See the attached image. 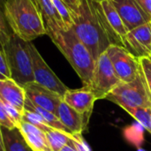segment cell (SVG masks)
I'll return each mask as SVG.
<instances>
[{
  "label": "cell",
  "mask_w": 151,
  "mask_h": 151,
  "mask_svg": "<svg viewBox=\"0 0 151 151\" xmlns=\"http://www.w3.org/2000/svg\"><path fill=\"white\" fill-rule=\"evenodd\" d=\"M72 17L73 30L89 50L95 61L111 45L123 46L120 36L107 20L101 3L82 0L77 13Z\"/></svg>",
  "instance_id": "6da1fadb"
},
{
  "label": "cell",
  "mask_w": 151,
  "mask_h": 151,
  "mask_svg": "<svg viewBox=\"0 0 151 151\" xmlns=\"http://www.w3.org/2000/svg\"><path fill=\"white\" fill-rule=\"evenodd\" d=\"M4 13L15 35L26 42L47 35L44 20L35 0H5Z\"/></svg>",
  "instance_id": "7a4b0ae2"
},
{
  "label": "cell",
  "mask_w": 151,
  "mask_h": 151,
  "mask_svg": "<svg viewBox=\"0 0 151 151\" xmlns=\"http://www.w3.org/2000/svg\"><path fill=\"white\" fill-rule=\"evenodd\" d=\"M46 32L76 72L82 81L83 87L89 88L96 61L87 47L77 37L73 28L66 30L46 29Z\"/></svg>",
  "instance_id": "3957f363"
},
{
  "label": "cell",
  "mask_w": 151,
  "mask_h": 151,
  "mask_svg": "<svg viewBox=\"0 0 151 151\" xmlns=\"http://www.w3.org/2000/svg\"><path fill=\"white\" fill-rule=\"evenodd\" d=\"M4 50L9 65L11 78L22 87L34 82L32 58L27 42L12 34L4 46Z\"/></svg>",
  "instance_id": "277c9868"
},
{
  "label": "cell",
  "mask_w": 151,
  "mask_h": 151,
  "mask_svg": "<svg viewBox=\"0 0 151 151\" xmlns=\"http://www.w3.org/2000/svg\"><path fill=\"white\" fill-rule=\"evenodd\" d=\"M107 100L120 106L151 108V98L140 68L137 77L130 82H120L107 96Z\"/></svg>",
  "instance_id": "5b68a950"
},
{
  "label": "cell",
  "mask_w": 151,
  "mask_h": 151,
  "mask_svg": "<svg viewBox=\"0 0 151 151\" xmlns=\"http://www.w3.org/2000/svg\"><path fill=\"white\" fill-rule=\"evenodd\" d=\"M120 82L106 51L104 52L96 61L92 81L88 88L95 95L96 100L105 99Z\"/></svg>",
  "instance_id": "8992f818"
},
{
  "label": "cell",
  "mask_w": 151,
  "mask_h": 151,
  "mask_svg": "<svg viewBox=\"0 0 151 151\" xmlns=\"http://www.w3.org/2000/svg\"><path fill=\"white\" fill-rule=\"evenodd\" d=\"M106 53L121 82H130L137 77L141 68L140 60L124 46L111 45Z\"/></svg>",
  "instance_id": "52a82bcc"
},
{
  "label": "cell",
  "mask_w": 151,
  "mask_h": 151,
  "mask_svg": "<svg viewBox=\"0 0 151 151\" xmlns=\"http://www.w3.org/2000/svg\"><path fill=\"white\" fill-rule=\"evenodd\" d=\"M27 46L32 58L35 82L56 92L61 96H64L65 92L68 90V88L59 80V78L47 65L32 42H27Z\"/></svg>",
  "instance_id": "ba28073f"
},
{
  "label": "cell",
  "mask_w": 151,
  "mask_h": 151,
  "mask_svg": "<svg viewBox=\"0 0 151 151\" xmlns=\"http://www.w3.org/2000/svg\"><path fill=\"white\" fill-rule=\"evenodd\" d=\"M122 43L137 58H150L151 55L150 22L128 31L122 38Z\"/></svg>",
  "instance_id": "9c48e42d"
},
{
  "label": "cell",
  "mask_w": 151,
  "mask_h": 151,
  "mask_svg": "<svg viewBox=\"0 0 151 151\" xmlns=\"http://www.w3.org/2000/svg\"><path fill=\"white\" fill-rule=\"evenodd\" d=\"M23 88L26 97L33 104L57 115L58 107L63 101V96L35 81L25 85Z\"/></svg>",
  "instance_id": "30bf717a"
},
{
  "label": "cell",
  "mask_w": 151,
  "mask_h": 151,
  "mask_svg": "<svg viewBox=\"0 0 151 151\" xmlns=\"http://www.w3.org/2000/svg\"><path fill=\"white\" fill-rule=\"evenodd\" d=\"M127 31L150 22L151 19L136 0H111Z\"/></svg>",
  "instance_id": "8fae6325"
},
{
  "label": "cell",
  "mask_w": 151,
  "mask_h": 151,
  "mask_svg": "<svg viewBox=\"0 0 151 151\" xmlns=\"http://www.w3.org/2000/svg\"><path fill=\"white\" fill-rule=\"evenodd\" d=\"M63 100L69 106L78 111L88 125L89 119L96 101L95 95L88 88L82 87L78 89L68 88L63 96Z\"/></svg>",
  "instance_id": "7c38bea8"
},
{
  "label": "cell",
  "mask_w": 151,
  "mask_h": 151,
  "mask_svg": "<svg viewBox=\"0 0 151 151\" xmlns=\"http://www.w3.org/2000/svg\"><path fill=\"white\" fill-rule=\"evenodd\" d=\"M0 99L21 113L23 112L26 101L25 90L12 79L0 80Z\"/></svg>",
  "instance_id": "4fadbf2b"
},
{
  "label": "cell",
  "mask_w": 151,
  "mask_h": 151,
  "mask_svg": "<svg viewBox=\"0 0 151 151\" xmlns=\"http://www.w3.org/2000/svg\"><path fill=\"white\" fill-rule=\"evenodd\" d=\"M57 117L73 134H82V132L87 129L88 124L84 118L78 111L65 103L64 100L58 107Z\"/></svg>",
  "instance_id": "5bb4252c"
},
{
  "label": "cell",
  "mask_w": 151,
  "mask_h": 151,
  "mask_svg": "<svg viewBox=\"0 0 151 151\" xmlns=\"http://www.w3.org/2000/svg\"><path fill=\"white\" fill-rule=\"evenodd\" d=\"M19 129L26 142L33 151H52L45 133L39 128L21 121Z\"/></svg>",
  "instance_id": "9a60e30c"
},
{
  "label": "cell",
  "mask_w": 151,
  "mask_h": 151,
  "mask_svg": "<svg viewBox=\"0 0 151 151\" xmlns=\"http://www.w3.org/2000/svg\"><path fill=\"white\" fill-rule=\"evenodd\" d=\"M42 15L46 29H65L52 0H35Z\"/></svg>",
  "instance_id": "2e32d148"
},
{
  "label": "cell",
  "mask_w": 151,
  "mask_h": 151,
  "mask_svg": "<svg viewBox=\"0 0 151 151\" xmlns=\"http://www.w3.org/2000/svg\"><path fill=\"white\" fill-rule=\"evenodd\" d=\"M5 151H33L18 127L9 129L1 127Z\"/></svg>",
  "instance_id": "e0dca14e"
},
{
  "label": "cell",
  "mask_w": 151,
  "mask_h": 151,
  "mask_svg": "<svg viewBox=\"0 0 151 151\" xmlns=\"http://www.w3.org/2000/svg\"><path fill=\"white\" fill-rule=\"evenodd\" d=\"M24 110H27V111H33V112H35L37 113L45 122V124L50 127V128H53V129H56V130H59V131H62L65 134H71V135H73L62 123L61 121L59 120V119L57 117V115H55L54 113L50 112V111H48L41 107H38L35 104H33L27 97H26V101H25V106H24Z\"/></svg>",
  "instance_id": "ac0fdd59"
},
{
  "label": "cell",
  "mask_w": 151,
  "mask_h": 151,
  "mask_svg": "<svg viewBox=\"0 0 151 151\" xmlns=\"http://www.w3.org/2000/svg\"><path fill=\"white\" fill-rule=\"evenodd\" d=\"M101 5L104 9V14L106 16L107 20L109 21L111 27L115 30V32L120 36L121 40L128 32L122 21L120 15L113 5L111 0H104L101 2Z\"/></svg>",
  "instance_id": "d6986e66"
},
{
  "label": "cell",
  "mask_w": 151,
  "mask_h": 151,
  "mask_svg": "<svg viewBox=\"0 0 151 151\" xmlns=\"http://www.w3.org/2000/svg\"><path fill=\"white\" fill-rule=\"evenodd\" d=\"M138 123H140L150 134H151V108L149 107H129L120 106Z\"/></svg>",
  "instance_id": "ffe728a7"
},
{
  "label": "cell",
  "mask_w": 151,
  "mask_h": 151,
  "mask_svg": "<svg viewBox=\"0 0 151 151\" xmlns=\"http://www.w3.org/2000/svg\"><path fill=\"white\" fill-rule=\"evenodd\" d=\"M48 142L52 151H59L63 147L69 144L73 136L71 134H65L62 131L50 129L49 132L45 133Z\"/></svg>",
  "instance_id": "44dd1931"
},
{
  "label": "cell",
  "mask_w": 151,
  "mask_h": 151,
  "mask_svg": "<svg viewBox=\"0 0 151 151\" xmlns=\"http://www.w3.org/2000/svg\"><path fill=\"white\" fill-rule=\"evenodd\" d=\"M21 121L28 123V124L39 128L40 130H42L44 133H47L50 129H52L45 124L44 120L37 113L30 111H27V110L23 111L22 115H21Z\"/></svg>",
  "instance_id": "7402d4cb"
},
{
  "label": "cell",
  "mask_w": 151,
  "mask_h": 151,
  "mask_svg": "<svg viewBox=\"0 0 151 151\" xmlns=\"http://www.w3.org/2000/svg\"><path fill=\"white\" fill-rule=\"evenodd\" d=\"M52 3L60 16L65 27L66 29H70L73 27V17H72V12L68 6L65 4V3L63 0H52Z\"/></svg>",
  "instance_id": "603a6c76"
},
{
  "label": "cell",
  "mask_w": 151,
  "mask_h": 151,
  "mask_svg": "<svg viewBox=\"0 0 151 151\" xmlns=\"http://www.w3.org/2000/svg\"><path fill=\"white\" fill-rule=\"evenodd\" d=\"M12 34V32L11 31L7 24V21L4 13V8L1 9L0 7V47L4 48V46L8 42Z\"/></svg>",
  "instance_id": "cb8c5ba5"
},
{
  "label": "cell",
  "mask_w": 151,
  "mask_h": 151,
  "mask_svg": "<svg viewBox=\"0 0 151 151\" xmlns=\"http://www.w3.org/2000/svg\"><path fill=\"white\" fill-rule=\"evenodd\" d=\"M141 68L144 76L145 83L151 98V58H139Z\"/></svg>",
  "instance_id": "d4e9b609"
},
{
  "label": "cell",
  "mask_w": 151,
  "mask_h": 151,
  "mask_svg": "<svg viewBox=\"0 0 151 151\" xmlns=\"http://www.w3.org/2000/svg\"><path fill=\"white\" fill-rule=\"evenodd\" d=\"M0 126L9 129H12L16 127L14 122L11 119L10 116L8 115L5 104L1 99H0Z\"/></svg>",
  "instance_id": "484cf974"
},
{
  "label": "cell",
  "mask_w": 151,
  "mask_h": 151,
  "mask_svg": "<svg viewBox=\"0 0 151 151\" xmlns=\"http://www.w3.org/2000/svg\"><path fill=\"white\" fill-rule=\"evenodd\" d=\"M12 79L4 48L0 47V80Z\"/></svg>",
  "instance_id": "4316f807"
},
{
  "label": "cell",
  "mask_w": 151,
  "mask_h": 151,
  "mask_svg": "<svg viewBox=\"0 0 151 151\" xmlns=\"http://www.w3.org/2000/svg\"><path fill=\"white\" fill-rule=\"evenodd\" d=\"M72 143L77 151H91L90 147L82 137V134H73L72 139Z\"/></svg>",
  "instance_id": "83f0119b"
},
{
  "label": "cell",
  "mask_w": 151,
  "mask_h": 151,
  "mask_svg": "<svg viewBox=\"0 0 151 151\" xmlns=\"http://www.w3.org/2000/svg\"><path fill=\"white\" fill-rule=\"evenodd\" d=\"M72 12V16L76 14L82 0H63Z\"/></svg>",
  "instance_id": "f1b7e54d"
},
{
  "label": "cell",
  "mask_w": 151,
  "mask_h": 151,
  "mask_svg": "<svg viewBox=\"0 0 151 151\" xmlns=\"http://www.w3.org/2000/svg\"><path fill=\"white\" fill-rule=\"evenodd\" d=\"M136 1L151 19V0H136Z\"/></svg>",
  "instance_id": "f546056e"
},
{
  "label": "cell",
  "mask_w": 151,
  "mask_h": 151,
  "mask_svg": "<svg viewBox=\"0 0 151 151\" xmlns=\"http://www.w3.org/2000/svg\"><path fill=\"white\" fill-rule=\"evenodd\" d=\"M73 139V138H72ZM59 151H77L76 150V149L74 148V146L73 145V143H72V140H71V142H70V143L69 144H67V145H65V147H63L61 150Z\"/></svg>",
  "instance_id": "4dcf8cb0"
},
{
  "label": "cell",
  "mask_w": 151,
  "mask_h": 151,
  "mask_svg": "<svg viewBox=\"0 0 151 151\" xmlns=\"http://www.w3.org/2000/svg\"><path fill=\"white\" fill-rule=\"evenodd\" d=\"M0 151H5V149H4V139H3V134H2L1 126H0Z\"/></svg>",
  "instance_id": "1f68e13d"
},
{
  "label": "cell",
  "mask_w": 151,
  "mask_h": 151,
  "mask_svg": "<svg viewBox=\"0 0 151 151\" xmlns=\"http://www.w3.org/2000/svg\"><path fill=\"white\" fill-rule=\"evenodd\" d=\"M95 1H96V2H99V3H101V2H103V1H104V0H95Z\"/></svg>",
  "instance_id": "d6a6232c"
},
{
  "label": "cell",
  "mask_w": 151,
  "mask_h": 151,
  "mask_svg": "<svg viewBox=\"0 0 151 151\" xmlns=\"http://www.w3.org/2000/svg\"><path fill=\"white\" fill-rule=\"evenodd\" d=\"M150 58H151V55H150Z\"/></svg>",
  "instance_id": "836d02e7"
},
{
  "label": "cell",
  "mask_w": 151,
  "mask_h": 151,
  "mask_svg": "<svg viewBox=\"0 0 151 151\" xmlns=\"http://www.w3.org/2000/svg\"><path fill=\"white\" fill-rule=\"evenodd\" d=\"M150 24H151V20H150Z\"/></svg>",
  "instance_id": "e575fe53"
}]
</instances>
